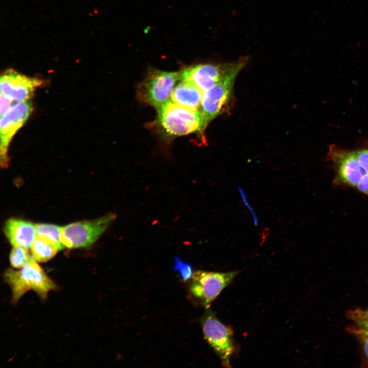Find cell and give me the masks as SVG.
Masks as SVG:
<instances>
[{
	"mask_svg": "<svg viewBox=\"0 0 368 368\" xmlns=\"http://www.w3.org/2000/svg\"><path fill=\"white\" fill-rule=\"evenodd\" d=\"M4 278L11 289L13 303H17L29 290H33L40 298L45 300L50 291L57 289V285L32 256L20 270H6Z\"/></svg>",
	"mask_w": 368,
	"mask_h": 368,
	"instance_id": "obj_1",
	"label": "cell"
},
{
	"mask_svg": "<svg viewBox=\"0 0 368 368\" xmlns=\"http://www.w3.org/2000/svg\"><path fill=\"white\" fill-rule=\"evenodd\" d=\"M156 110V123L166 136L175 137L204 132L203 116L199 109L186 108L169 100Z\"/></svg>",
	"mask_w": 368,
	"mask_h": 368,
	"instance_id": "obj_2",
	"label": "cell"
},
{
	"mask_svg": "<svg viewBox=\"0 0 368 368\" xmlns=\"http://www.w3.org/2000/svg\"><path fill=\"white\" fill-rule=\"evenodd\" d=\"M180 80V72H167L151 68L139 84V99L156 109L171 97L176 82Z\"/></svg>",
	"mask_w": 368,
	"mask_h": 368,
	"instance_id": "obj_3",
	"label": "cell"
},
{
	"mask_svg": "<svg viewBox=\"0 0 368 368\" xmlns=\"http://www.w3.org/2000/svg\"><path fill=\"white\" fill-rule=\"evenodd\" d=\"M238 273L237 271L226 272L195 271L189 281V294L197 304L208 308Z\"/></svg>",
	"mask_w": 368,
	"mask_h": 368,
	"instance_id": "obj_4",
	"label": "cell"
},
{
	"mask_svg": "<svg viewBox=\"0 0 368 368\" xmlns=\"http://www.w3.org/2000/svg\"><path fill=\"white\" fill-rule=\"evenodd\" d=\"M117 218L113 213L91 220L74 222L61 228L62 244L69 248L86 247L95 242Z\"/></svg>",
	"mask_w": 368,
	"mask_h": 368,
	"instance_id": "obj_5",
	"label": "cell"
},
{
	"mask_svg": "<svg viewBox=\"0 0 368 368\" xmlns=\"http://www.w3.org/2000/svg\"><path fill=\"white\" fill-rule=\"evenodd\" d=\"M201 325L205 339L216 353L222 364L231 367L236 349L232 329L220 321L210 310L201 318Z\"/></svg>",
	"mask_w": 368,
	"mask_h": 368,
	"instance_id": "obj_6",
	"label": "cell"
},
{
	"mask_svg": "<svg viewBox=\"0 0 368 368\" xmlns=\"http://www.w3.org/2000/svg\"><path fill=\"white\" fill-rule=\"evenodd\" d=\"M248 59L247 57H243L234 62L200 63L189 65L179 71L180 80L190 81L203 92L219 82L237 67L245 66Z\"/></svg>",
	"mask_w": 368,
	"mask_h": 368,
	"instance_id": "obj_7",
	"label": "cell"
},
{
	"mask_svg": "<svg viewBox=\"0 0 368 368\" xmlns=\"http://www.w3.org/2000/svg\"><path fill=\"white\" fill-rule=\"evenodd\" d=\"M244 66L237 67L219 82L203 92L201 111L204 130L208 125L219 116L231 98L235 79Z\"/></svg>",
	"mask_w": 368,
	"mask_h": 368,
	"instance_id": "obj_8",
	"label": "cell"
},
{
	"mask_svg": "<svg viewBox=\"0 0 368 368\" xmlns=\"http://www.w3.org/2000/svg\"><path fill=\"white\" fill-rule=\"evenodd\" d=\"M33 110V104L29 100L17 102L0 120V158L2 168L8 167V148L17 131L25 124Z\"/></svg>",
	"mask_w": 368,
	"mask_h": 368,
	"instance_id": "obj_9",
	"label": "cell"
},
{
	"mask_svg": "<svg viewBox=\"0 0 368 368\" xmlns=\"http://www.w3.org/2000/svg\"><path fill=\"white\" fill-rule=\"evenodd\" d=\"M44 81L20 74L14 70L5 71L1 76V95L14 102L29 100L35 90Z\"/></svg>",
	"mask_w": 368,
	"mask_h": 368,
	"instance_id": "obj_10",
	"label": "cell"
},
{
	"mask_svg": "<svg viewBox=\"0 0 368 368\" xmlns=\"http://www.w3.org/2000/svg\"><path fill=\"white\" fill-rule=\"evenodd\" d=\"M329 155L337 168L339 179L348 185L355 187L362 175V169L354 151L332 147Z\"/></svg>",
	"mask_w": 368,
	"mask_h": 368,
	"instance_id": "obj_11",
	"label": "cell"
},
{
	"mask_svg": "<svg viewBox=\"0 0 368 368\" xmlns=\"http://www.w3.org/2000/svg\"><path fill=\"white\" fill-rule=\"evenodd\" d=\"M4 230L12 245L27 249L31 248L37 237L35 224L21 219H9L5 222Z\"/></svg>",
	"mask_w": 368,
	"mask_h": 368,
	"instance_id": "obj_12",
	"label": "cell"
},
{
	"mask_svg": "<svg viewBox=\"0 0 368 368\" xmlns=\"http://www.w3.org/2000/svg\"><path fill=\"white\" fill-rule=\"evenodd\" d=\"M203 91L194 83L188 80H180L174 87L171 100L181 106L199 109L201 107Z\"/></svg>",
	"mask_w": 368,
	"mask_h": 368,
	"instance_id": "obj_13",
	"label": "cell"
},
{
	"mask_svg": "<svg viewBox=\"0 0 368 368\" xmlns=\"http://www.w3.org/2000/svg\"><path fill=\"white\" fill-rule=\"evenodd\" d=\"M32 257L39 262H45L53 258L57 248L47 240L37 237L31 247Z\"/></svg>",
	"mask_w": 368,
	"mask_h": 368,
	"instance_id": "obj_14",
	"label": "cell"
},
{
	"mask_svg": "<svg viewBox=\"0 0 368 368\" xmlns=\"http://www.w3.org/2000/svg\"><path fill=\"white\" fill-rule=\"evenodd\" d=\"M37 235L54 244L58 249L62 250L64 246L60 239L61 227L51 224L38 223L35 224Z\"/></svg>",
	"mask_w": 368,
	"mask_h": 368,
	"instance_id": "obj_15",
	"label": "cell"
},
{
	"mask_svg": "<svg viewBox=\"0 0 368 368\" xmlns=\"http://www.w3.org/2000/svg\"><path fill=\"white\" fill-rule=\"evenodd\" d=\"M27 249L20 246H14L9 256L11 265L15 268H21L31 256Z\"/></svg>",
	"mask_w": 368,
	"mask_h": 368,
	"instance_id": "obj_16",
	"label": "cell"
},
{
	"mask_svg": "<svg viewBox=\"0 0 368 368\" xmlns=\"http://www.w3.org/2000/svg\"><path fill=\"white\" fill-rule=\"evenodd\" d=\"M173 269L184 282L190 281L194 272L190 263L177 257L174 259Z\"/></svg>",
	"mask_w": 368,
	"mask_h": 368,
	"instance_id": "obj_17",
	"label": "cell"
},
{
	"mask_svg": "<svg viewBox=\"0 0 368 368\" xmlns=\"http://www.w3.org/2000/svg\"><path fill=\"white\" fill-rule=\"evenodd\" d=\"M356 157L363 171L368 173V149L354 151Z\"/></svg>",
	"mask_w": 368,
	"mask_h": 368,
	"instance_id": "obj_18",
	"label": "cell"
},
{
	"mask_svg": "<svg viewBox=\"0 0 368 368\" xmlns=\"http://www.w3.org/2000/svg\"><path fill=\"white\" fill-rule=\"evenodd\" d=\"M17 103L1 95V116L5 114Z\"/></svg>",
	"mask_w": 368,
	"mask_h": 368,
	"instance_id": "obj_19",
	"label": "cell"
},
{
	"mask_svg": "<svg viewBox=\"0 0 368 368\" xmlns=\"http://www.w3.org/2000/svg\"><path fill=\"white\" fill-rule=\"evenodd\" d=\"M353 316L355 321L363 328V333L368 334V319L363 316L360 311H356Z\"/></svg>",
	"mask_w": 368,
	"mask_h": 368,
	"instance_id": "obj_20",
	"label": "cell"
},
{
	"mask_svg": "<svg viewBox=\"0 0 368 368\" xmlns=\"http://www.w3.org/2000/svg\"><path fill=\"white\" fill-rule=\"evenodd\" d=\"M239 190L240 193V194H241V196H242V197L243 198V199L244 200V201L245 202V204H246V205H248V203H247L246 197V196L245 195L244 192L243 190L241 188H239ZM248 208L250 209V211H251L252 215L254 216V219L255 224V225H257V224H258V221H257V217H256V215H255V214L254 213H253V210H252V209H251V208H250V205H249V206L248 205Z\"/></svg>",
	"mask_w": 368,
	"mask_h": 368,
	"instance_id": "obj_21",
	"label": "cell"
},
{
	"mask_svg": "<svg viewBox=\"0 0 368 368\" xmlns=\"http://www.w3.org/2000/svg\"><path fill=\"white\" fill-rule=\"evenodd\" d=\"M363 344L364 352L368 358V334L364 333L363 338Z\"/></svg>",
	"mask_w": 368,
	"mask_h": 368,
	"instance_id": "obj_22",
	"label": "cell"
}]
</instances>
